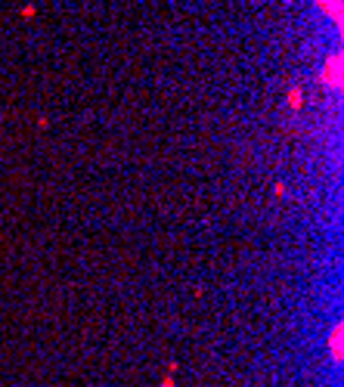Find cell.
<instances>
[{
  "instance_id": "obj_1",
  "label": "cell",
  "mask_w": 344,
  "mask_h": 387,
  "mask_svg": "<svg viewBox=\"0 0 344 387\" xmlns=\"http://www.w3.org/2000/svg\"><path fill=\"white\" fill-rule=\"evenodd\" d=\"M316 7L322 13H329V19L341 28V0H316Z\"/></svg>"
}]
</instances>
